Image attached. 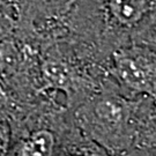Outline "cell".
I'll return each instance as SVG.
<instances>
[{
  "instance_id": "6da1fadb",
  "label": "cell",
  "mask_w": 156,
  "mask_h": 156,
  "mask_svg": "<svg viewBox=\"0 0 156 156\" xmlns=\"http://www.w3.org/2000/svg\"><path fill=\"white\" fill-rule=\"evenodd\" d=\"M136 103L116 90L106 76L100 87L69 110L78 131L110 155L123 154L132 144Z\"/></svg>"
},
{
  "instance_id": "7a4b0ae2",
  "label": "cell",
  "mask_w": 156,
  "mask_h": 156,
  "mask_svg": "<svg viewBox=\"0 0 156 156\" xmlns=\"http://www.w3.org/2000/svg\"><path fill=\"white\" fill-rule=\"evenodd\" d=\"M72 125L69 110L55 95L24 104L9 123L12 141L7 156H58Z\"/></svg>"
},
{
  "instance_id": "3957f363",
  "label": "cell",
  "mask_w": 156,
  "mask_h": 156,
  "mask_svg": "<svg viewBox=\"0 0 156 156\" xmlns=\"http://www.w3.org/2000/svg\"><path fill=\"white\" fill-rule=\"evenodd\" d=\"M105 69L124 89L156 98V49L151 45L125 43L115 48Z\"/></svg>"
},
{
  "instance_id": "277c9868",
  "label": "cell",
  "mask_w": 156,
  "mask_h": 156,
  "mask_svg": "<svg viewBox=\"0 0 156 156\" xmlns=\"http://www.w3.org/2000/svg\"><path fill=\"white\" fill-rule=\"evenodd\" d=\"M17 24L31 29L41 38L62 33L64 17L74 0H13Z\"/></svg>"
},
{
  "instance_id": "5b68a950",
  "label": "cell",
  "mask_w": 156,
  "mask_h": 156,
  "mask_svg": "<svg viewBox=\"0 0 156 156\" xmlns=\"http://www.w3.org/2000/svg\"><path fill=\"white\" fill-rule=\"evenodd\" d=\"M58 156H112L102 147L87 139L73 124L64 136Z\"/></svg>"
},
{
  "instance_id": "8992f818",
  "label": "cell",
  "mask_w": 156,
  "mask_h": 156,
  "mask_svg": "<svg viewBox=\"0 0 156 156\" xmlns=\"http://www.w3.org/2000/svg\"><path fill=\"white\" fill-rule=\"evenodd\" d=\"M22 108L23 104L17 101L0 74V122H7L9 124Z\"/></svg>"
},
{
  "instance_id": "52a82bcc",
  "label": "cell",
  "mask_w": 156,
  "mask_h": 156,
  "mask_svg": "<svg viewBox=\"0 0 156 156\" xmlns=\"http://www.w3.org/2000/svg\"><path fill=\"white\" fill-rule=\"evenodd\" d=\"M12 141V129L7 122H0V156H7Z\"/></svg>"
},
{
  "instance_id": "ba28073f",
  "label": "cell",
  "mask_w": 156,
  "mask_h": 156,
  "mask_svg": "<svg viewBox=\"0 0 156 156\" xmlns=\"http://www.w3.org/2000/svg\"><path fill=\"white\" fill-rule=\"evenodd\" d=\"M155 119H156V106H155Z\"/></svg>"
}]
</instances>
